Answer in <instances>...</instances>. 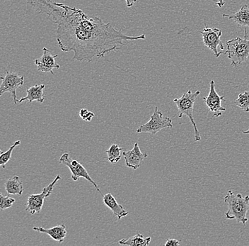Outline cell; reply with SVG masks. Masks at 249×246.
<instances>
[{
	"label": "cell",
	"mask_w": 249,
	"mask_h": 246,
	"mask_svg": "<svg viewBox=\"0 0 249 246\" xmlns=\"http://www.w3.org/2000/svg\"><path fill=\"white\" fill-rule=\"evenodd\" d=\"M59 163H60V164L65 165V166L69 168L71 172V178H72L74 181H77L78 179L80 178V177L86 179V180H88L89 182L92 184L93 186L96 188V190L99 191L101 194V196H102V193H101L99 186H98L97 184L93 181L91 176L89 174L88 171H87L86 168L84 167L81 163H79L77 160H72V159L70 158L69 154L64 153L63 155L60 157V160H59Z\"/></svg>",
	"instance_id": "52a82bcc"
},
{
	"label": "cell",
	"mask_w": 249,
	"mask_h": 246,
	"mask_svg": "<svg viewBox=\"0 0 249 246\" xmlns=\"http://www.w3.org/2000/svg\"><path fill=\"white\" fill-rule=\"evenodd\" d=\"M16 202L15 199L9 197V196H4L0 194V208L1 211L10 208Z\"/></svg>",
	"instance_id": "7402d4cb"
},
{
	"label": "cell",
	"mask_w": 249,
	"mask_h": 246,
	"mask_svg": "<svg viewBox=\"0 0 249 246\" xmlns=\"http://www.w3.org/2000/svg\"><path fill=\"white\" fill-rule=\"evenodd\" d=\"M180 241H178V240L171 239V238H169V239H167V241H166V244H165V246H178L180 245Z\"/></svg>",
	"instance_id": "cb8c5ba5"
},
{
	"label": "cell",
	"mask_w": 249,
	"mask_h": 246,
	"mask_svg": "<svg viewBox=\"0 0 249 246\" xmlns=\"http://www.w3.org/2000/svg\"><path fill=\"white\" fill-rule=\"evenodd\" d=\"M210 93L207 96H203L202 99L208 107L210 112L214 113V117L217 118L222 116V113L226 111L225 107H222V101H225V96H219L215 90L214 81H210Z\"/></svg>",
	"instance_id": "30bf717a"
},
{
	"label": "cell",
	"mask_w": 249,
	"mask_h": 246,
	"mask_svg": "<svg viewBox=\"0 0 249 246\" xmlns=\"http://www.w3.org/2000/svg\"><path fill=\"white\" fill-rule=\"evenodd\" d=\"M6 191L9 194H17L21 196L23 194V186L18 176H14L12 178L6 181L4 184Z\"/></svg>",
	"instance_id": "e0dca14e"
},
{
	"label": "cell",
	"mask_w": 249,
	"mask_h": 246,
	"mask_svg": "<svg viewBox=\"0 0 249 246\" xmlns=\"http://www.w3.org/2000/svg\"><path fill=\"white\" fill-rule=\"evenodd\" d=\"M200 34L202 36L204 45L213 51L216 57H219L222 52L217 51L218 46L220 47L221 50L225 48L222 40H220L222 31L217 28H208V26H205L203 30L200 31Z\"/></svg>",
	"instance_id": "9c48e42d"
},
{
	"label": "cell",
	"mask_w": 249,
	"mask_h": 246,
	"mask_svg": "<svg viewBox=\"0 0 249 246\" xmlns=\"http://www.w3.org/2000/svg\"><path fill=\"white\" fill-rule=\"evenodd\" d=\"M225 202L228 206L226 218L235 219L237 223H242L245 226L249 221L247 215L249 208V195L243 197L242 194H236L230 190L225 197Z\"/></svg>",
	"instance_id": "7a4b0ae2"
},
{
	"label": "cell",
	"mask_w": 249,
	"mask_h": 246,
	"mask_svg": "<svg viewBox=\"0 0 249 246\" xmlns=\"http://www.w3.org/2000/svg\"><path fill=\"white\" fill-rule=\"evenodd\" d=\"M244 38L239 37L226 42L227 51L224 54H227V57L231 60L233 67H238L248 60L249 57V40L247 39L248 33L246 28Z\"/></svg>",
	"instance_id": "3957f363"
},
{
	"label": "cell",
	"mask_w": 249,
	"mask_h": 246,
	"mask_svg": "<svg viewBox=\"0 0 249 246\" xmlns=\"http://www.w3.org/2000/svg\"><path fill=\"white\" fill-rule=\"evenodd\" d=\"M235 104L243 111L249 112V90L239 94L238 99L235 101Z\"/></svg>",
	"instance_id": "ffe728a7"
},
{
	"label": "cell",
	"mask_w": 249,
	"mask_h": 246,
	"mask_svg": "<svg viewBox=\"0 0 249 246\" xmlns=\"http://www.w3.org/2000/svg\"><path fill=\"white\" fill-rule=\"evenodd\" d=\"M61 179L60 175H57L53 181L46 188H43V191L40 194H31L28 197L26 204V211H29L31 215L39 214L41 211L44 200L46 197H49L53 191L54 185Z\"/></svg>",
	"instance_id": "8992f818"
},
{
	"label": "cell",
	"mask_w": 249,
	"mask_h": 246,
	"mask_svg": "<svg viewBox=\"0 0 249 246\" xmlns=\"http://www.w3.org/2000/svg\"><path fill=\"white\" fill-rule=\"evenodd\" d=\"M21 144V141H17L14 143V144L9 148V150L6 151V152H3L1 151V156H0V165L3 168H5L6 165L8 162L12 158V154L13 152L14 149H15L17 146H19Z\"/></svg>",
	"instance_id": "44dd1931"
},
{
	"label": "cell",
	"mask_w": 249,
	"mask_h": 246,
	"mask_svg": "<svg viewBox=\"0 0 249 246\" xmlns=\"http://www.w3.org/2000/svg\"><path fill=\"white\" fill-rule=\"evenodd\" d=\"M1 79L2 82L0 87V96L9 92L12 94L14 102L17 104L18 102L17 100V90L24 84V77L17 73L7 71L4 76L1 77Z\"/></svg>",
	"instance_id": "ba28073f"
},
{
	"label": "cell",
	"mask_w": 249,
	"mask_h": 246,
	"mask_svg": "<svg viewBox=\"0 0 249 246\" xmlns=\"http://www.w3.org/2000/svg\"><path fill=\"white\" fill-rule=\"evenodd\" d=\"M103 199H104L106 206L111 210L112 212L117 216L118 219H121L129 214L128 211L124 209L123 205H119L117 202L116 198L110 193H108L106 195L103 196Z\"/></svg>",
	"instance_id": "5bb4252c"
},
{
	"label": "cell",
	"mask_w": 249,
	"mask_h": 246,
	"mask_svg": "<svg viewBox=\"0 0 249 246\" xmlns=\"http://www.w3.org/2000/svg\"><path fill=\"white\" fill-rule=\"evenodd\" d=\"M200 94V91L197 90L196 93H192L191 90H188L186 93H184L180 98L174 99V102L177 104L178 110V118H181L183 116H188L191 120V124L194 128L195 141L199 142L201 141V135L200 132L197 129L194 116V108L195 102L197 99V96Z\"/></svg>",
	"instance_id": "277c9868"
},
{
	"label": "cell",
	"mask_w": 249,
	"mask_h": 246,
	"mask_svg": "<svg viewBox=\"0 0 249 246\" xmlns=\"http://www.w3.org/2000/svg\"><path fill=\"white\" fill-rule=\"evenodd\" d=\"M151 241H152V238H145L142 234L137 233L135 236L127 238V239L121 240L119 241V244L122 246H147L150 244Z\"/></svg>",
	"instance_id": "ac0fdd59"
},
{
	"label": "cell",
	"mask_w": 249,
	"mask_h": 246,
	"mask_svg": "<svg viewBox=\"0 0 249 246\" xmlns=\"http://www.w3.org/2000/svg\"><path fill=\"white\" fill-rule=\"evenodd\" d=\"M222 17L228 18L229 19L233 21L239 26L249 28V9L247 4L242 6L240 10L238 11L232 15L223 14Z\"/></svg>",
	"instance_id": "2e32d148"
},
{
	"label": "cell",
	"mask_w": 249,
	"mask_h": 246,
	"mask_svg": "<svg viewBox=\"0 0 249 246\" xmlns=\"http://www.w3.org/2000/svg\"><path fill=\"white\" fill-rule=\"evenodd\" d=\"M43 56L35 59L34 63L36 65L38 71L51 73L54 76L53 70L60 68V65L56 62L57 55L53 56L51 51L46 47L43 48Z\"/></svg>",
	"instance_id": "8fae6325"
},
{
	"label": "cell",
	"mask_w": 249,
	"mask_h": 246,
	"mask_svg": "<svg viewBox=\"0 0 249 246\" xmlns=\"http://www.w3.org/2000/svg\"><path fill=\"white\" fill-rule=\"evenodd\" d=\"M243 133L244 134H249V129L247 131H243Z\"/></svg>",
	"instance_id": "4316f807"
},
{
	"label": "cell",
	"mask_w": 249,
	"mask_h": 246,
	"mask_svg": "<svg viewBox=\"0 0 249 246\" xmlns=\"http://www.w3.org/2000/svg\"><path fill=\"white\" fill-rule=\"evenodd\" d=\"M38 14H44L57 26V42L62 52L74 53L73 59L92 61L121 49L132 40H145L144 34L130 37L99 17L90 18L77 7L53 0H28Z\"/></svg>",
	"instance_id": "6da1fadb"
},
{
	"label": "cell",
	"mask_w": 249,
	"mask_h": 246,
	"mask_svg": "<svg viewBox=\"0 0 249 246\" xmlns=\"http://www.w3.org/2000/svg\"><path fill=\"white\" fill-rule=\"evenodd\" d=\"M126 166L128 168L137 170L141 166L142 162L147 158L148 154L142 152L138 143H135L133 149L131 151H124L123 152Z\"/></svg>",
	"instance_id": "7c38bea8"
},
{
	"label": "cell",
	"mask_w": 249,
	"mask_h": 246,
	"mask_svg": "<svg viewBox=\"0 0 249 246\" xmlns=\"http://www.w3.org/2000/svg\"><path fill=\"white\" fill-rule=\"evenodd\" d=\"M139 1H140V0H125L127 8H130V7H133L134 4Z\"/></svg>",
	"instance_id": "d4e9b609"
},
{
	"label": "cell",
	"mask_w": 249,
	"mask_h": 246,
	"mask_svg": "<svg viewBox=\"0 0 249 246\" xmlns=\"http://www.w3.org/2000/svg\"><path fill=\"white\" fill-rule=\"evenodd\" d=\"M213 1L215 2V4H217L219 8H222L224 5H225V2L224 0H213Z\"/></svg>",
	"instance_id": "484cf974"
},
{
	"label": "cell",
	"mask_w": 249,
	"mask_h": 246,
	"mask_svg": "<svg viewBox=\"0 0 249 246\" xmlns=\"http://www.w3.org/2000/svg\"><path fill=\"white\" fill-rule=\"evenodd\" d=\"M44 85H35V86L31 87L30 88L26 90V96L25 97L21 98L18 100V103H21L24 101L28 100L29 103H32L34 101L43 103L45 100Z\"/></svg>",
	"instance_id": "9a60e30c"
},
{
	"label": "cell",
	"mask_w": 249,
	"mask_h": 246,
	"mask_svg": "<svg viewBox=\"0 0 249 246\" xmlns=\"http://www.w3.org/2000/svg\"><path fill=\"white\" fill-rule=\"evenodd\" d=\"M79 116L84 121H91L94 117L95 114L93 112L89 111L87 109H82L79 112Z\"/></svg>",
	"instance_id": "603a6c76"
},
{
	"label": "cell",
	"mask_w": 249,
	"mask_h": 246,
	"mask_svg": "<svg viewBox=\"0 0 249 246\" xmlns=\"http://www.w3.org/2000/svg\"><path fill=\"white\" fill-rule=\"evenodd\" d=\"M123 148L119 147L117 144H113L110 149L107 151L109 162L111 163H117L121 159V151Z\"/></svg>",
	"instance_id": "d6986e66"
},
{
	"label": "cell",
	"mask_w": 249,
	"mask_h": 246,
	"mask_svg": "<svg viewBox=\"0 0 249 246\" xmlns=\"http://www.w3.org/2000/svg\"><path fill=\"white\" fill-rule=\"evenodd\" d=\"M172 120L169 117H163V114L155 107V112L151 116L150 119L146 124L140 126L137 130V133H149L152 134L160 132L165 128H172Z\"/></svg>",
	"instance_id": "5b68a950"
},
{
	"label": "cell",
	"mask_w": 249,
	"mask_h": 246,
	"mask_svg": "<svg viewBox=\"0 0 249 246\" xmlns=\"http://www.w3.org/2000/svg\"><path fill=\"white\" fill-rule=\"evenodd\" d=\"M33 229L40 232V233H46L50 237L52 238L53 239L57 241L60 244L63 242L64 240L66 237L67 233H68L66 227L64 224L56 226V227H53L51 228H44L43 227H35L33 228Z\"/></svg>",
	"instance_id": "4fadbf2b"
}]
</instances>
